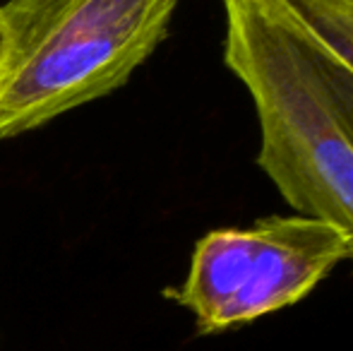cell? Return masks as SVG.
<instances>
[{"label":"cell","instance_id":"6da1fadb","mask_svg":"<svg viewBox=\"0 0 353 351\" xmlns=\"http://www.w3.org/2000/svg\"><path fill=\"white\" fill-rule=\"evenodd\" d=\"M223 63L248 89L257 164L288 207L339 226L353 265V142L339 128L296 29L272 0H221Z\"/></svg>","mask_w":353,"mask_h":351},{"label":"cell","instance_id":"7a4b0ae2","mask_svg":"<svg viewBox=\"0 0 353 351\" xmlns=\"http://www.w3.org/2000/svg\"><path fill=\"white\" fill-rule=\"evenodd\" d=\"M178 0H8L0 137L123 87L166 39Z\"/></svg>","mask_w":353,"mask_h":351},{"label":"cell","instance_id":"3957f363","mask_svg":"<svg viewBox=\"0 0 353 351\" xmlns=\"http://www.w3.org/2000/svg\"><path fill=\"white\" fill-rule=\"evenodd\" d=\"M351 241L310 214H270L248 229H214L197 241L190 270L168 296L214 334L303 301L339 263Z\"/></svg>","mask_w":353,"mask_h":351},{"label":"cell","instance_id":"277c9868","mask_svg":"<svg viewBox=\"0 0 353 351\" xmlns=\"http://www.w3.org/2000/svg\"><path fill=\"white\" fill-rule=\"evenodd\" d=\"M296 29L353 72V0H272Z\"/></svg>","mask_w":353,"mask_h":351},{"label":"cell","instance_id":"5b68a950","mask_svg":"<svg viewBox=\"0 0 353 351\" xmlns=\"http://www.w3.org/2000/svg\"><path fill=\"white\" fill-rule=\"evenodd\" d=\"M272 5H274V3H272ZM274 8H276V5H274ZM276 10H279V8H276ZM281 17H283V14H281ZM283 19H286V17H283ZM286 22H288V19H286ZM288 24H291V22H288ZM291 27H293V24H291ZM293 29H296V27H293ZM296 34L301 37L303 46H305L307 56H310V63H312V68H315L317 80H320L322 89H325L327 101H330L332 111H334L336 123H339V128L346 132V135H349V140L353 142V72L346 70L344 66H339V63H336L332 56H327L320 46H315V43H312L310 39L301 32V29H296Z\"/></svg>","mask_w":353,"mask_h":351},{"label":"cell","instance_id":"8992f818","mask_svg":"<svg viewBox=\"0 0 353 351\" xmlns=\"http://www.w3.org/2000/svg\"><path fill=\"white\" fill-rule=\"evenodd\" d=\"M5 51H8V29H5V19L0 12V72H3V61H5Z\"/></svg>","mask_w":353,"mask_h":351}]
</instances>
